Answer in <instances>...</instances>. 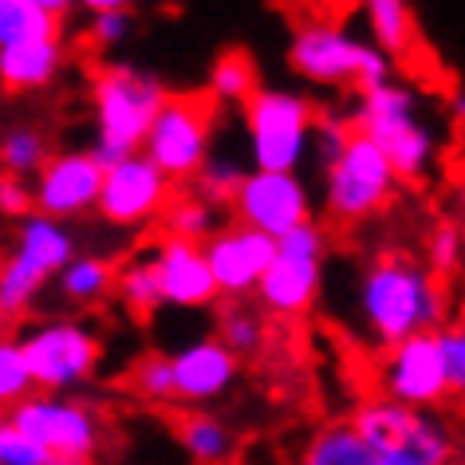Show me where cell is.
Returning a JSON list of instances; mask_svg holds the SVG:
<instances>
[{
  "label": "cell",
  "instance_id": "cell-6",
  "mask_svg": "<svg viewBox=\"0 0 465 465\" xmlns=\"http://www.w3.org/2000/svg\"><path fill=\"white\" fill-rule=\"evenodd\" d=\"M320 111L308 95L281 87H261L245 107V138H249V166L296 173L300 162L312 158V131Z\"/></svg>",
  "mask_w": 465,
  "mask_h": 465
},
{
  "label": "cell",
  "instance_id": "cell-7",
  "mask_svg": "<svg viewBox=\"0 0 465 465\" xmlns=\"http://www.w3.org/2000/svg\"><path fill=\"white\" fill-rule=\"evenodd\" d=\"M217 99L209 91H182V95L166 99V107L158 111L154 126L146 134L143 154L178 185H193L202 166L213 154V119H217Z\"/></svg>",
  "mask_w": 465,
  "mask_h": 465
},
{
  "label": "cell",
  "instance_id": "cell-17",
  "mask_svg": "<svg viewBox=\"0 0 465 465\" xmlns=\"http://www.w3.org/2000/svg\"><path fill=\"white\" fill-rule=\"evenodd\" d=\"M170 359L173 382H178V406H190V411H209L241 379V359L217 335H202V340L170 351Z\"/></svg>",
  "mask_w": 465,
  "mask_h": 465
},
{
  "label": "cell",
  "instance_id": "cell-10",
  "mask_svg": "<svg viewBox=\"0 0 465 465\" xmlns=\"http://www.w3.org/2000/svg\"><path fill=\"white\" fill-rule=\"evenodd\" d=\"M5 422L25 430L28 438H36L40 446H48L55 458H79L95 461L103 450V411L87 399H72V394H44L36 391L32 399L5 414Z\"/></svg>",
  "mask_w": 465,
  "mask_h": 465
},
{
  "label": "cell",
  "instance_id": "cell-14",
  "mask_svg": "<svg viewBox=\"0 0 465 465\" xmlns=\"http://www.w3.org/2000/svg\"><path fill=\"white\" fill-rule=\"evenodd\" d=\"M229 221L252 225L281 241L312 221V190L300 173H276V170H252L241 185L237 202L229 209Z\"/></svg>",
  "mask_w": 465,
  "mask_h": 465
},
{
  "label": "cell",
  "instance_id": "cell-39",
  "mask_svg": "<svg viewBox=\"0 0 465 465\" xmlns=\"http://www.w3.org/2000/svg\"><path fill=\"white\" fill-rule=\"evenodd\" d=\"M131 28H134L131 8H126V13H99V16H91L87 44H91L95 52H114L126 36H131Z\"/></svg>",
  "mask_w": 465,
  "mask_h": 465
},
{
  "label": "cell",
  "instance_id": "cell-30",
  "mask_svg": "<svg viewBox=\"0 0 465 465\" xmlns=\"http://www.w3.org/2000/svg\"><path fill=\"white\" fill-rule=\"evenodd\" d=\"M114 296H119V304L131 312L134 320H150L158 308H166L162 281H158V269H154V261H150V252L119 264V288H114Z\"/></svg>",
  "mask_w": 465,
  "mask_h": 465
},
{
  "label": "cell",
  "instance_id": "cell-36",
  "mask_svg": "<svg viewBox=\"0 0 465 465\" xmlns=\"http://www.w3.org/2000/svg\"><path fill=\"white\" fill-rule=\"evenodd\" d=\"M461 257H465V241H461V229L453 221H434L426 232V269L450 281L453 272L461 269Z\"/></svg>",
  "mask_w": 465,
  "mask_h": 465
},
{
  "label": "cell",
  "instance_id": "cell-33",
  "mask_svg": "<svg viewBox=\"0 0 465 465\" xmlns=\"http://www.w3.org/2000/svg\"><path fill=\"white\" fill-rule=\"evenodd\" d=\"M55 32H64V25L44 13L36 0H0V48H16Z\"/></svg>",
  "mask_w": 465,
  "mask_h": 465
},
{
  "label": "cell",
  "instance_id": "cell-40",
  "mask_svg": "<svg viewBox=\"0 0 465 465\" xmlns=\"http://www.w3.org/2000/svg\"><path fill=\"white\" fill-rule=\"evenodd\" d=\"M0 213L8 221H25L28 213H36V190L32 182H20V178H0Z\"/></svg>",
  "mask_w": 465,
  "mask_h": 465
},
{
  "label": "cell",
  "instance_id": "cell-8",
  "mask_svg": "<svg viewBox=\"0 0 465 465\" xmlns=\"http://www.w3.org/2000/svg\"><path fill=\"white\" fill-rule=\"evenodd\" d=\"M16 340L36 375V391L44 394H72L87 387L103 363V340L84 320L52 316L20 328Z\"/></svg>",
  "mask_w": 465,
  "mask_h": 465
},
{
  "label": "cell",
  "instance_id": "cell-26",
  "mask_svg": "<svg viewBox=\"0 0 465 465\" xmlns=\"http://www.w3.org/2000/svg\"><path fill=\"white\" fill-rule=\"evenodd\" d=\"M221 217H225V209L209 205L205 197H197L193 190H178L158 225H162L166 237L193 241V245H209V241H213L217 232L229 225V221H221Z\"/></svg>",
  "mask_w": 465,
  "mask_h": 465
},
{
  "label": "cell",
  "instance_id": "cell-2",
  "mask_svg": "<svg viewBox=\"0 0 465 465\" xmlns=\"http://www.w3.org/2000/svg\"><path fill=\"white\" fill-rule=\"evenodd\" d=\"M170 91L162 87L154 72H143L134 64H103L91 75V114H95V138L91 158L103 170H114L119 162L143 154L146 134L154 126L158 111L166 107Z\"/></svg>",
  "mask_w": 465,
  "mask_h": 465
},
{
  "label": "cell",
  "instance_id": "cell-38",
  "mask_svg": "<svg viewBox=\"0 0 465 465\" xmlns=\"http://www.w3.org/2000/svg\"><path fill=\"white\" fill-rule=\"evenodd\" d=\"M441 355H446V371H450V391L453 399L465 402V320H453L438 331Z\"/></svg>",
  "mask_w": 465,
  "mask_h": 465
},
{
  "label": "cell",
  "instance_id": "cell-35",
  "mask_svg": "<svg viewBox=\"0 0 465 465\" xmlns=\"http://www.w3.org/2000/svg\"><path fill=\"white\" fill-rule=\"evenodd\" d=\"M351 138H355V123L351 119H340V114H323L320 111V123H316V131H312V162H316L320 178L343 162Z\"/></svg>",
  "mask_w": 465,
  "mask_h": 465
},
{
  "label": "cell",
  "instance_id": "cell-11",
  "mask_svg": "<svg viewBox=\"0 0 465 465\" xmlns=\"http://www.w3.org/2000/svg\"><path fill=\"white\" fill-rule=\"evenodd\" d=\"M394 185H399V173H394L391 158L363 131H355L343 162L323 173V213L335 225L367 221L379 209H387V202L394 197Z\"/></svg>",
  "mask_w": 465,
  "mask_h": 465
},
{
  "label": "cell",
  "instance_id": "cell-9",
  "mask_svg": "<svg viewBox=\"0 0 465 465\" xmlns=\"http://www.w3.org/2000/svg\"><path fill=\"white\" fill-rule=\"evenodd\" d=\"M328 229L316 217L276 241V261L257 288V304L276 320H300L316 308L323 288Z\"/></svg>",
  "mask_w": 465,
  "mask_h": 465
},
{
  "label": "cell",
  "instance_id": "cell-43",
  "mask_svg": "<svg viewBox=\"0 0 465 465\" xmlns=\"http://www.w3.org/2000/svg\"><path fill=\"white\" fill-rule=\"evenodd\" d=\"M36 5H40L48 16H55V20H60V25H64V20H67V16H72L75 8H79V0H36Z\"/></svg>",
  "mask_w": 465,
  "mask_h": 465
},
{
  "label": "cell",
  "instance_id": "cell-41",
  "mask_svg": "<svg viewBox=\"0 0 465 465\" xmlns=\"http://www.w3.org/2000/svg\"><path fill=\"white\" fill-rule=\"evenodd\" d=\"M446 119L465 131V87H453V91H450V99H446Z\"/></svg>",
  "mask_w": 465,
  "mask_h": 465
},
{
  "label": "cell",
  "instance_id": "cell-18",
  "mask_svg": "<svg viewBox=\"0 0 465 465\" xmlns=\"http://www.w3.org/2000/svg\"><path fill=\"white\" fill-rule=\"evenodd\" d=\"M150 261H154V269H158L166 308L197 312V308H213L221 300V288L213 281V269H209L205 245H193V241H178V237L162 232V237H154V245H150Z\"/></svg>",
  "mask_w": 465,
  "mask_h": 465
},
{
  "label": "cell",
  "instance_id": "cell-37",
  "mask_svg": "<svg viewBox=\"0 0 465 465\" xmlns=\"http://www.w3.org/2000/svg\"><path fill=\"white\" fill-rule=\"evenodd\" d=\"M55 453L48 446H40L36 438H28L25 430H16L13 422L0 426V465H52Z\"/></svg>",
  "mask_w": 465,
  "mask_h": 465
},
{
  "label": "cell",
  "instance_id": "cell-22",
  "mask_svg": "<svg viewBox=\"0 0 465 465\" xmlns=\"http://www.w3.org/2000/svg\"><path fill=\"white\" fill-rule=\"evenodd\" d=\"M296 465H387V458L367 446L363 434L351 426V418H335L304 441Z\"/></svg>",
  "mask_w": 465,
  "mask_h": 465
},
{
  "label": "cell",
  "instance_id": "cell-4",
  "mask_svg": "<svg viewBox=\"0 0 465 465\" xmlns=\"http://www.w3.org/2000/svg\"><path fill=\"white\" fill-rule=\"evenodd\" d=\"M351 426L375 453L402 465H458L461 458V441L438 411H414L382 394L355 406Z\"/></svg>",
  "mask_w": 465,
  "mask_h": 465
},
{
  "label": "cell",
  "instance_id": "cell-1",
  "mask_svg": "<svg viewBox=\"0 0 465 465\" xmlns=\"http://www.w3.org/2000/svg\"><path fill=\"white\" fill-rule=\"evenodd\" d=\"M355 308L363 331L382 351L414 340V335L441 331L450 323L446 281L399 249H382L367 261L363 276H359Z\"/></svg>",
  "mask_w": 465,
  "mask_h": 465
},
{
  "label": "cell",
  "instance_id": "cell-3",
  "mask_svg": "<svg viewBox=\"0 0 465 465\" xmlns=\"http://www.w3.org/2000/svg\"><path fill=\"white\" fill-rule=\"evenodd\" d=\"M355 131H363L382 154L391 158L399 182H422L438 162V134L418 114L414 87L387 79V84L363 91L351 111Z\"/></svg>",
  "mask_w": 465,
  "mask_h": 465
},
{
  "label": "cell",
  "instance_id": "cell-27",
  "mask_svg": "<svg viewBox=\"0 0 465 465\" xmlns=\"http://www.w3.org/2000/svg\"><path fill=\"white\" fill-rule=\"evenodd\" d=\"M205 91L217 99V107H241L245 111L252 95L261 91V75H257V64L245 48H225L209 67V84Z\"/></svg>",
  "mask_w": 465,
  "mask_h": 465
},
{
  "label": "cell",
  "instance_id": "cell-29",
  "mask_svg": "<svg viewBox=\"0 0 465 465\" xmlns=\"http://www.w3.org/2000/svg\"><path fill=\"white\" fill-rule=\"evenodd\" d=\"M217 340L229 347L237 359H249L264 351L269 343V320H264V308L249 304V300H225L217 312Z\"/></svg>",
  "mask_w": 465,
  "mask_h": 465
},
{
  "label": "cell",
  "instance_id": "cell-16",
  "mask_svg": "<svg viewBox=\"0 0 465 465\" xmlns=\"http://www.w3.org/2000/svg\"><path fill=\"white\" fill-rule=\"evenodd\" d=\"M103 178H107V170L91 158V150H60L40 170V178L32 182V190H36V213L72 225V221L91 213V209H99Z\"/></svg>",
  "mask_w": 465,
  "mask_h": 465
},
{
  "label": "cell",
  "instance_id": "cell-25",
  "mask_svg": "<svg viewBox=\"0 0 465 465\" xmlns=\"http://www.w3.org/2000/svg\"><path fill=\"white\" fill-rule=\"evenodd\" d=\"M363 13H367V28L375 48H382L391 60H402V55L414 52L418 20H414L411 0H363Z\"/></svg>",
  "mask_w": 465,
  "mask_h": 465
},
{
  "label": "cell",
  "instance_id": "cell-19",
  "mask_svg": "<svg viewBox=\"0 0 465 465\" xmlns=\"http://www.w3.org/2000/svg\"><path fill=\"white\" fill-rule=\"evenodd\" d=\"M64 60H67L64 32L16 44V48H0V84H5L8 95H28V91L48 87L60 75Z\"/></svg>",
  "mask_w": 465,
  "mask_h": 465
},
{
  "label": "cell",
  "instance_id": "cell-15",
  "mask_svg": "<svg viewBox=\"0 0 465 465\" xmlns=\"http://www.w3.org/2000/svg\"><path fill=\"white\" fill-rule=\"evenodd\" d=\"M205 257L221 288V300H249L257 296L261 281L269 276L276 261V237L252 225H241V221H229L205 245Z\"/></svg>",
  "mask_w": 465,
  "mask_h": 465
},
{
  "label": "cell",
  "instance_id": "cell-42",
  "mask_svg": "<svg viewBox=\"0 0 465 465\" xmlns=\"http://www.w3.org/2000/svg\"><path fill=\"white\" fill-rule=\"evenodd\" d=\"M134 0H79V8H87L91 16H99V13H126Z\"/></svg>",
  "mask_w": 465,
  "mask_h": 465
},
{
  "label": "cell",
  "instance_id": "cell-24",
  "mask_svg": "<svg viewBox=\"0 0 465 465\" xmlns=\"http://www.w3.org/2000/svg\"><path fill=\"white\" fill-rule=\"evenodd\" d=\"M55 158L52 150V134L36 123H13L0 134V166H5L8 178L20 182H36L40 170Z\"/></svg>",
  "mask_w": 465,
  "mask_h": 465
},
{
  "label": "cell",
  "instance_id": "cell-31",
  "mask_svg": "<svg viewBox=\"0 0 465 465\" xmlns=\"http://www.w3.org/2000/svg\"><path fill=\"white\" fill-rule=\"evenodd\" d=\"M249 173H252V166H245L241 158L217 154V150H213V154H209V162L202 166V173L193 178V185H185V190H193L197 197H205L209 205H217V209H225V213H229Z\"/></svg>",
  "mask_w": 465,
  "mask_h": 465
},
{
  "label": "cell",
  "instance_id": "cell-13",
  "mask_svg": "<svg viewBox=\"0 0 465 465\" xmlns=\"http://www.w3.org/2000/svg\"><path fill=\"white\" fill-rule=\"evenodd\" d=\"M173 193H178V185L146 154H134L119 162L114 170H107L103 197H99V217L114 229H146L150 221H162Z\"/></svg>",
  "mask_w": 465,
  "mask_h": 465
},
{
  "label": "cell",
  "instance_id": "cell-23",
  "mask_svg": "<svg viewBox=\"0 0 465 465\" xmlns=\"http://www.w3.org/2000/svg\"><path fill=\"white\" fill-rule=\"evenodd\" d=\"M178 441L193 465H229L237 453V430L213 411H185L178 418Z\"/></svg>",
  "mask_w": 465,
  "mask_h": 465
},
{
  "label": "cell",
  "instance_id": "cell-32",
  "mask_svg": "<svg viewBox=\"0 0 465 465\" xmlns=\"http://www.w3.org/2000/svg\"><path fill=\"white\" fill-rule=\"evenodd\" d=\"M126 387L138 402L150 406H178V382H173V359L166 351H146L126 371Z\"/></svg>",
  "mask_w": 465,
  "mask_h": 465
},
{
  "label": "cell",
  "instance_id": "cell-28",
  "mask_svg": "<svg viewBox=\"0 0 465 465\" xmlns=\"http://www.w3.org/2000/svg\"><path fill=\"white\" fill-rule=\"evenodd\" d=\"M55 276H48L40 264H32L28 257L8 249L5 264H0V312H5V323H13L20 316H28L32 304L44 296Z\"/></svg>",
  "mask_w": 465,
  "mask_h": 465
},
{
  "label": "cell",
  "instance_id": "cell-20",
  "mask_svg": "<svg viewBox=\"0 0 465 465\" xmlns=\"http://www.w3.org/2000/svg\"><path fill=\"white\" fill-rule=\"evenodd\" d=\"M16 232H13V252L28 257L32 264H40L48 276H60L67 264L79 257V245H75V232L67 221H55V217H44V213H28L25 221H13Z\"/></svg>",
  "mask_w": 465,
  "mask_h": 465
},
{
  "label": "cell",
  "instance_id": "cell-21",
  "mask_svg": "<svg viewBox=\"0 0 465 465\" xmlns=\"http://www.w3.org/2000/svg\"><path fill=\"white\" fill-rule=\"evenodd\" d=\"M52 288L67 308H99L103 300H111L114 288H119V264L99 257V252H79L52 281Z\"/></svg>",
  "mask_w": 465,
  "mask_h": 465
},
{
  "label": "cell",
  "instance_id": "cell-34",
  "mask_svg": "<svg viewBox=\"0 0 465 465\" xmlns=\"http://www.w3.org/2000/svg\"><path fill=\"white\" fill-rule=\"evenodd\" d=\"M32 394H36V375L28 367L25 347H20L16 335H5V343H0V402L13 411Z\"/></svg>",
  "mask_w": 465,
  "mask_h": 465
},
{
  "label": "cell",
  "instance_id": "cell-5",
  "mask_svg": "<svg viewBox=\"0 0 465 465\" xmlns=\"http://www.w3.org/2000/svg\"><path fill=\"white\" fill-rule=\"evenodd\" d=\"M288 67L320 87H355L359 95L391 79V55L335 25H304L288 44Z\"/></svg>",
  "mask_w": 465,
  "mask_h": 465
},
{
  "label": "cell",
  "instance_id": "cell-12",
  "mask_svg": "<svg viewBox=\"0 0 465 465\" xmlns=\"http://www.w3.org/2000/svg\"><path fill=\"white\" fill-rule=\"evenodd\" d=\"M379 394L382 399H391V402L414 406V411H438L441 402L453 399L438 331L414 335V340H406L399 347H391V351H382Z\"/></svg>",
  "mask_w": 465,
  "mask_h": 465
}]
</instances>
